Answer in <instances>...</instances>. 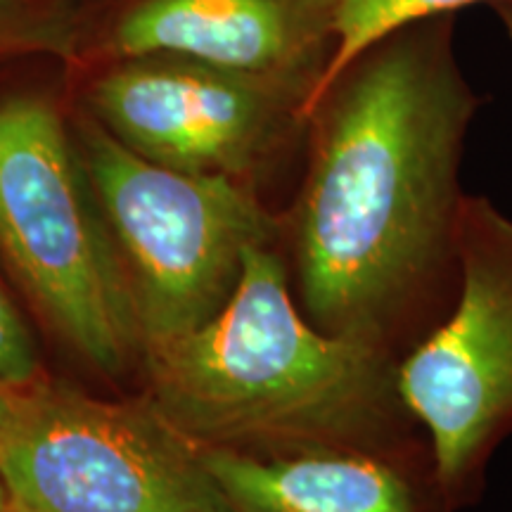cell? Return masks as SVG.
<instances>
[{
  "instance_id": "obj_1",
  "label": "cell",
  "mask_w": 512,
  "mask_h": 512,
  "mask_svg": "<svg viewBox=\"0 0 512 512\" xmlns=\"http://www.w3.org/2000/svg\"><path fill=\"white\" fill-rule=\"evenodd\" d=\"M453 15L413 19L361 48L306 121V166L278 247L318 330L401 361L458 294L465 140L482 98Z\"/></svg>"
},
{
  "instance_id": "obj_2",
  "label": "cell",
  "mask_w": 512,
  "mask_h": 512,
  "mask_svg": "<svg viewBox=\"0 0 512 512\" xmlns=\"http://www.w3.org/2000/svg\"><path fill=\"white\" fill-rule=\"evenodd\" d=\"M143 351L152 408L195 446L273 453L427 441L401 396L399 361L318 330L275 242L247 249L214 318Z\"/></svg>"
},
{
  "instance_id": "obj_3",
  "label": "cell",
  "mask_w": 512,
  "mask_h": 512,
  "mask_svg": "<svg viewBox=\"0 0 512 512\" xmlns=\"http://www.w3.org/2000/svg\"><path fill=\"white\" fill-rule=\"evenodd\" d=\"M0 252L69 347L105 373L143 349L131 280L53 95H0Z\"/></svg>"
},
{
  "instance_id": "obj_4",
  "label": "cell",
  "mask_w": 512,
  "mask_h": 512,
  "mask_svg": "<svg viewBox=\"0 0 512 512\" xmlns=\"http://www.w3.org/2000/svg\"><path fill=\"white\" fill-rule=\"evenodd\" d=\"M76 147L131 280L143 349L197 330L238 287L249 247L278 242L259 190L140 157L83 112Z\"/></svg>"
},
{
  "instance_id": "obj_5",
  "label": "cell",
  "mask_w": 512,
  "mask_h": 512,
  "mask_svg": "<svg viewBox=\"0 0 512 512\" xmlns=\"http://www.w3.org/2000/svg\"><path fill=\"white\" fill-rule=\"evenodd\" d=\"M0 479L12 512H235L200 448L155 408L62 384L22 389Z\"/></svg>"
},
{
  "instance_id": "obj_6",
  "label": "cell",
  "mask_w": 512,
  "mask_h": 512,
  "mask_svg": "<svg viewBox=\"0 0 512 512\" xmlns=\"http://www.w3.org/2000/svg\"><path fill=\"white\" fill-rule=\"evenodd\" d=\"M458 266L453 306L399 361V389L460 512L512 434V219L486 197L465 195Z\"/></svg>"
},
{
  "instance_id": "obj_7",
  "label": "cell",
  "mask_w": 512,
  "mask_h": 512,
  "mask_svg": "<svg viewBox=\"0 0 512 512\" xmlns=\"http://www.w3.org/2000/svg\"><path fill=\"white\" fill-rule=\"evenodd\" d=\"M316 88L174 55L95 64L88 114L140 157L188 174L261 178L306 140Z\"/></svg>"
},
{
  "instance_id": "obj_8",
  "label": "cell",
  "mask_w": 512,
  "mask_h": 512,
  "mask_svg": "<svg viewBox=\"0 0 512 512\" xmlns=\"http://www.w3.org/2000/svg\"><path fill=\"white\" fill-rule=\"evenodd\" d=\"M337 22L339 0H81L69 60L174 55L318 88Z\"/></svg>"
},
{
  "instance_id": "obj_9",
  "label": "cell",
  "mask_w": 512,
  "mask_h": 512,
  "mask_svg": "<svg viewBox=\"0 0 512 512\" xmlns=\"http://www.w3.org/2000/svg\"><path fill=\"white\" fill-rule=\"evenodd\" d=\"M235 512H458L430 441L408 448L197 446Z\"/></svg>"
},
{
  "instance_id": "obj_10",
  "label": "cell",
  "mask_w": 512,
  "mask_h": 512,
  "mask_svg": "<svg viewBox=\"0 0 512 512\" xmlns=\"http://www.w3.org/2000/svg\"><path fill=\"white\" fill-rule=\"evenodd\" d=\"M475 3L491 5L496 0H339L337 53L332 57L328 72L320 79L316 93L358 50L373 43L377 36L387 34L389 29H396L401 24L422 17L453 15L456 10ZM316 93H313V98H316Z\"/></svg>"
},
{
  "instance_id": "obj_11",
  "label": "cell",
  "mask_w": 512,
  "mask_h": 512,
  "mask_svg": "<svg viewBox=\"0 0 512 512\" xmlns=\"http://www.w3.org/2000/svg\"><path fill=\"white\" fill-rule=\"evenodd\" d=\"M81 0H0V60L55 55L69 60Z\"/></svg>"
},
{
  "instance_id": "obj_12",
  "label": "cell",
  "mask_w": 512,
  "mask_h": 512,
  "mask_svg": "<svg viewBox=\"0 0 512 512\" xmlns=\"http://www.w3.org/2000/svg\"><path fill=\"white\" fill-rule=\"evenodd\" d=\"M38 377L34 342L8 294L0 287V382L10 387H31Z\"/></svg>"
},
{
  "instance_id": "obj_13",
  "label": "cell",
  "mask_w": 512,
  "mask_h": 512,
  "mask_svg": "<svg viewBox=\"0 0 512 512\" xmlns=\"http://www.w3.org/2000/svg\"><path fill=\"white\" fill-rule=\"evenodd\" d=\"M22 389L24 387H10V384L0 382V441H3V437L12 427V422L17 418Z\"/></svg>"
},
{
  "instance_id": "obj_14",
  "label": "cell",
  "mask_w": 512,
  "mask_h": 512,
  "mask_svg": "<svg viewBox=\"0 0 512 512\" xmlns=\"http://www.w3.org/2000/svg\"><path fill=\"white\" fill-rule=\"evenodd\" d=\"M491 8H494L496 17L501 19L503 29L508 31V36L512 41V0H496V3H491Z\"/></svg>"
},
{
  "instance_id": "obj_15",
  "label": "cell",
  "mask_w": 512,
  "mask_h": 512,
  "mask_svg": "<svg viewBox=\"0 0 512 512\" xmlns=\"http://www.w3.org/2000/svg\"><path fill=\"white\" fill-rule=\"evenodd\" d=\"M0 512H12L10 498H8V491H5L3 479H0Z\"/></svg>"
}]
</instances>
